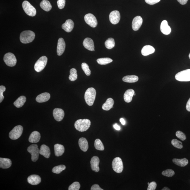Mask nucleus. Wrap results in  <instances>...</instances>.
<instances>
[{
	"instance_id": "8fccbe9b",
	"label": "nucleus",
	"mask_w": 190,
	"mask_h": 190,
	"mask_svg": "<svg viewBox=\"0 0 190 190\" xmlns=\"http://www.w3.org/2000/svg\"><path fill=\"white\" fill-rule=\"evenodd\" d=\"M186 110L188 112H190V98L188 100L186 106Z\"/></svg>"
},
{
	"instance_id": "a18cd8bd",
	"label": "nucleus",
	"mask_w": 190,
	"mask_h": 190,
	"mask_svg": "<svg viewBox=\"0 0 190 190\" xmlns=\"http://www.w3.org/2000/svg\"><path fill=\"white\" fill-rule=\"evenodd\" d=\"M65 0H58L57 1L58 7L59 9H63L65 6Z\"/></svg>"
},
{
	"instance_id": "0eeeda50",
	"label": "nucleus",
	"mask_w": 190,
	"mask_h": 190,
	"mask_svg": "<svg viewBox=\"0 0 190 190\" xmlns=\"http://www.w3.org/2000/svg\"><path fill=\"white\" fill-rule=\"evenodd\" d=\"M48 61L47 57L46 56H42L35 63L34 66L35 70L37 72L42 71L47 65Z\"/></svg>"
},
{
	"instance_id": "9b49d317",
	"label": "nucleus",
	"mask_w": 190,
	"mask_h": 190,
	"mask_svg": "<svg viewBox=\"0 0 190 190\" xmlns=\"http://www.w3.org/2000/svg\"><path fill=\"white\" fill-rule=\"evenodd\" d=\"M84 19L87 24L92 28L96 27L97 25V21L96 18L92 14H88L85 15Z\"/></svg>"
},
{
	"instance_id": "c756f323",
	"label": "nucleus",
	"mask_w": 190,
	"mask_h": 190,
	"mask_svg": "<svg viewBox=\"0 0 190 190\" xmlns=\"http://www.w3.org/2000/svg\"><path fill=\"white\" fill-rule=\"evenodd\" d=\"M173 162L175 164L181 167L186 166L188 163V160L186 158H182V159L173 158Z\"/></svg>"
},
{
	"instance_id": "ddd939ff",
	"label": "nucleus",
	"mask_w": 190,
	"mask_h": 190,
	"mask_svg": "<svg viewBox=\"0 0 190 190\" xmlns=\"http://www.w3.org/2000/svg\"><path fill=\"white\" fill-rule=\"evenodd\" d=\"M53 115L54 119L58 122L61 121L64 116V111L61 108H56L53 111Z\"/></svg>"
},
{
	"instance_id": "603ef678",
	"label": "nucleus",
	"mask_w": 190,
	"mask_h": 190,
	"mask_svg": "<svg viewBox=\"0 0 190 190\" xmlns=\"http://www.w3.org/2000/svg\"><path fill=\"white\" fill-rule=\"evenodd\" d=\"M113 127L114 129H115V130H120V126L118 124H115L114 125Z\"/></svg>"
},
{
	"instance_id": "dca6fc26",
	"label": "nucleus",
	"mask_w": 190,
	"mask_h": 190,
	"mask_svg": "<svg viewBox=\"0 0 190 190\" xmlns=\"http://www.w3.org/2000/svg\"><path fill=\"white\" fill-rule=\"evenodd\" d=\"M66 47L65 42L62 38H59L58 41L57 48V53L58 55H62L65 50Z\"/></svg>"
},
{
	"instance_id": "bb28decb",
	"label": "nucleus",
	"mask_w": 190,
	"mask_h": 190,
	"mask_svg": "<svg viewBox=\"0 0 190 190\" xmlns=\"http://www.w3.org/2000/svg\"><path fill=\"white\" fill-rule=\"evenodd\" d=\"M79 145L80 149L84 152L87 151L88 149V142L85 138L82 137L79 139Z\"/></svg>"
},
{
	"instance_id": "c85d7f7f",
	"label": "nucleus",
	"mask_w": 190,
	"mask_h": 190,
	"mask_svg": "<svg viewBox=\"0 0 190 190\" xmlns=\"http://www.w3.org/2000/svg\"><path fill=\"white\" fill-rule=\"evenodd\" d=\"M114 104V100L111 98L107 99L106 102L102 105V108L104 110L108 111L113 107Z\"/></svg>"
},
{
	"instance_id": "423d86ee",
	"label": "nucleus",
	"mask_w": 190,
	"mask_h": 190,
	"mask_svg": "<svg viewBox=\"0 0 190 190\" xmlns=\"http://www.w3.org/2000/svg\"><path fill=\"white\" fill-rule=\"evenodd\" d=\"M175 78L180 82H189L190 69H186L178 72L175 76Z\"/></svg>"
},
{
	"instance_id": "f3484780",
	"label": "nucleus",
	"mask_w": 190,
	"mask_h": 190,
	"mask_svg": "<svg viewBox=\"0 0 190 190\" xmlns=\"http://www.w3.org/2000/svg\"><path fill=\"white\" fill-rule=\"evenodd\" d=\"M28 182L32 185H37L41 181L40 177L38 175H32L28 178Z\"/></svg>"
},
{
	"instance_id": "6e6d98bb",
	"label": "nucleus",
	"mask_w": 190,
	"mask_h": 190,
	"mask_svg": "<svg viewBox=\"0 0 190 190\" xmlns=\"http://www.w3.org/2000/svg\"><path fill=\"white\" fill-rule=\"evenodd\" d=\"M189 59H190V54H189Z\"/></svg>"
},
{
	"instance_id": "e433bc0d",
	"label": "nucleus",
	"mask_w": 190,
	"mask_h": 190,
	"mask_svg": "<svg viewBox=\"0 0 190 190\" xmlns=\"http://www.w3.org/2000/svg\"><path fill=\"white\" fill-rule=\"evenodd\" d=\"M95 146L96 149L103 151L104 150L103 143L102 142L101 140L99 139H97L95 140Z\"/></svg>"
},
{
	"instance_id": "3c124183",
	"label": "nucleus",
	"mask_w": 190,
	"mask_h": 190,
	"mask_svg": "<svg viewBox=\"0 0 190 190\" xmlns=\"http://www.w3.org/2000/svg\"><path fill=\"white\" fill-rule=\"evenodd\" d=\"M177 1L181 4L184 5L187 3L188 0H177Z\"/></svg>"
},
{
	"instance_id": "13d9d810",
	"label": "nucleus",
	"mask_w": 190,
	"mask_h": 190,
	"mask_svg": "<svg viewBox=\"0 0 190 190\" xmlns=\"http://www.w3.org/2000/svg\"><path fill=\"white\" fill-rule=\"evenodd\" d=\"M135 95V93L134 94V95Z\"/></svg>"
},
{
	"instance_id": "2f4dec72",
	"label": "nucleus",
	"mask_w": 190,
	"mask_h": 190,
	"mask_svg": "<svg viewBox=\"0 0 190 190\" xmlns=\"http://www.w3.org/2000/svg\"><path fill=\"white\" fill-rule=\"evenodd\" d=\"M123 80L128 83H134L138 80V77L135 75H127L123 77Z\"/></svg>"
},
{
	"instance_id": "f8f14e48",
	"label": "nucleus",
	"mask_w": 190,
	"mask_h": 190,
	"mask_svg": "<svg viewBox=\"0 0 190 190\" xmlns=\"http://www.w3.org/2000/svg\"><path fill=\"white\" fill-rule=\"evenodd\" d=\"M120 15L119 11H113L110 13L109 19L112 24H118L120 20Z\"/></svg>"
},
{
	"instance_id": "20e7f679",
	"label": "nucleus",
	"mask_w": 190,
	"mask_h": 190,
	"mask_svg": "<svg viewBox=\"0 0 190 190\" xmlns=\"http://www.w3.org/2000/svg\"><path fill=\"white\" fill-rule=\"evenodd\" d=\"M22 7L25 12L28 15L32 17L36 15V11L35 8L29 1H24L22 3Z\"/></svg>"
},
{
	"instance_id": "49530a36",
	"label": "nucleus",
	"mask_w": 190,
	"mask_h": 190,
	"mask_svg": "<svg viewBox=\"0 0 190 190\" xmlns=\"http://www.w3.org/2000/svg\"><path fill=\"white\" fill-rule=\"evenodd\" d=\"M157 187V183L155 182H152L148 185V190H155Z\"/></svg>"
},
{
	"instance_id": "4c0bfd02",
	"label": "nucleus",
	"mask_w": 190,
	"mask_h": 190,
	"mask_svg": "<svg viewBox=\"0 0 190 190\" xmlns=\"http://www.w3.org/2000/svg\"><path fill=\"white\" fill-rule=\"evenodd\" d=\"M66 168V167L64 165H59V166H56L53 168L52 171L53 173H57V174H59V173L61 172L62 171L65 170Z\"/></svg>"
},
{
	"instance_id": "58836bf2",
	"label": "nucleus",
	"mask_w": 190,
	"mask_h": 190,
	"mask_svg": "<svg viewBox=\"0 0 190 190\" xmlns=\"http://www.w3.org/2000/svg\"><path fill=\"white\" fill-rule=\"evenodd\" d=\"M171 144L173 146L179 149H181L183 148L182 143L181 141L176 139H173L171 140Z\"/></svg>"
},
{
	"instance_id": "7ed1b4c3",
	"label": "nucleus",
	"mask_w": 190,
	"mask_h": 190,
	"mask_svg": "<svg viewBox=\"0 0 190 190\" xmlns=\"http://www.w3.org/2000/svg\"><path fill=\"white\" fill-rule=\"evenodd\" d=\"M96 92L93 87L89 88L86 91L85 94V99L86 103L90 106L93 105L95 102Z\"/></svg>"
},
{
	"instance_id": "de8ad7c7",
	"label": "nucleus",
	"mask_w": 190,
	"mask_h": 190,
	"mask_svg": "<svg viewBox=\"0 0 190 190\" xmlns=\"http://www.w3.org/2000/svg\"><path fill=\"white\" fill-rule=\"evenodd\" d=\"M145 2L147 4L150 5H153L159 2L161 0H145Z\"/></svg>"
},
{
	"instance_id": "f03ea898",
	"label": "nucleus",
	"mask_w": 190,
	"mask_h": 190,
	"mask_svg": "<svg viewBox=\"0 0 190 190\" xmlns=\"http://www.w3.org/2000/svg\"><path fill=\"white\" fill-rule=\"evenodd\" d=\"M35 36V34L32 31H24L21 32L20 36V40L23 44H28L32 42Z\"/></svg>"
},
{
	"instance_id": "473e14b6",
	"label": "nucleus",
	"mask_w": 190,
	"mask_h": 190,
	"mask_svg": "<svg viewBox=\"0 0 190 190\" xmlns=\"http://www.w3.org/2000/svg\"><path fill=\"white\" fill-rule=\"evenodd\" d=\"M40 6L42 9L46 11H50L52 8L50 2L47 0H43L40 3Z\"/></svg>"
},
{
	"instance_id": "a211bd4d",
	"label": "nucleus",
	"mask_w": 190,
	"mask_h": 190,
	"mask_svg": "<svg viewBox=\"0 0 190 190\" xmlns=\"http://www.w3.org/2000/svg\"><path fill=\"white\" fill-rule=\"evenodd\" d=\"M83 45L85 48L90 51H95V46L93 40L90 38H86L84 39Z\"/></svg>"
},
{
	"instance_id": "a878e982",
	"label": "nucleus",
	"mask_w": 190,
	"mask_h": 190,
	"mask_svg": "<svg viewBox=\"0 0 190 190\" xmlns=\"http://www.w3.org/2000/svg\"><path fill=\"white\" fill-rule=\"evenodd\" d=\"M155 52L154 48L150 45H146L141 50L142 55L146 56L153 54Z\"/></svg>"
},
{
	"instance_id": "c9c22d12",
	"label": "nucleus",
	"mask_w": 190,
	"mask_h": 190,
	"mask_svg": "<svg viewBox=\"0 0 190 190\" xmlns=\"http://www.w3.org/2000/svg\"><path fill=\"white\" fill-rule=\"evenodd\" d=\"M77 78V70L75 68H72L70 71V75L69 77V80L72 82L75 81Z\"/></svg>"
},
{
	"instance_id": "39448f33",
	"label": "nucleus",
	"mask_w": 190,
	"mask_h": 190,
	"mask_svg": "<svg viewBox=\"0 0 190 190\" xmlns=\"http://www.w3.org/2000/svg\"><path fill=\"white\" fill-rule=\"evenodd\" d=\"M27 151L31 155V160L33 162H36L39 159V149L38 145L36 144L31 145L28 148Z\"/></svg>"
},
{
	"instance_id": "7c9ffc66",
	"label": "nucleus",
	"mask_w": 190,
	"mask_h": 190,
	"mask_svg": "<svg viewBox=\"0 0 190 190\" xmlns=\"http://www.w3.org/2000/svg\"><path fill=\"white\" fill-rule=\"evenodd\" d=\"M26 101V97L24 96H21L14 102V105L17 108L22 107Z\"/></svg>"
},
{
	"instance_id": "864d4df0",
	"label": "nucleus",
	"mask_w": 190,
	"mask_h": 190,
	"mask_svg": "<svg viewBox=\"0 0 190 190\" xmlns=\"http://www.w3.org/2000/svg\"><path fill=\"white\" fill-rule=\"evenodd\" d=\"M120 122H121V123L123 125H125V123H126V122H125V120H124V119L123 118L120 119Z\"/></svg>"
},
{
	"instance_id": "f257e3e1",
	"label": "nucleus",
	"mask_w": 190,
	"mask_h": 190,
	"mask_svg": "<svg viewBox=\"0 0 190 190\" xmlns=\"http://www.w3.org/2000/svg\"><path fill=\"white\" fill-rule=\"evenodd\" d=\"M91 122L88 119L77 120L74 124V126L76 130L81 132L86 131L90 128Z\"/></svg>"
},
{
	"instance_id": "ea45409f",
	"label": "nucleus",
	"mask_w": 190,
	"mask_h": 190,
	"mask_svg": "<svg viewBox=\"0 0 190 190\" xmlns=\"http://www.w3.org/2000/svg\"><path fill=\"white\" fill-rule=\"evenodd\" d=\"M82 67L85 73L87 76H90L91 74V71L89 68L88 64L86 63H83L82 64Z\"/></svg>"
},
{
	"instance_id": "37998d69",
	"label": "nucleus",
	"mask_w": 190,
	"mask_h": 190,
	"mask_svg": "<svg viewBox=\"0 0 190 190\" xmlns=\"http://www.w3.org/2000/svg\"><path fill=\"white\" fill-rule=\"evenodd\" d=\"M176 135L178 138L180 139L182 141L186 139V137L185 134L180 131H178L176 132Z\"/></svg>"
},
{
	"instance_id": "f704fd0d",
	"label": "nucleus",
	"mask_w": 190,
	"mask_h": 190,
	"mask_svg": "<svg viewBox=\"0 0 190 190\" xmlns=\"http://www.w3.org/2000/svg\"><path fill=\"white\" fill-rule=\"evenodd\" d=\"M113 61V60L110 58H101L97 59V62L100 65H106Z\"/></svg>"
},
{
	"instance_id": "cd10ccee",
	"label": "nucleus",
	"mask_w": 190,
	"mask_h": 190,
	"mask_svg": "<svg viewBox=\"0 0 190 190\" xmlns=\"http://www.w3.org/2000/svg\"><path fill=\"white\" fill-rule=\"evenodd\" d=\"M54 151L56 156H62L64 152V146L62 145L57 144L54 145Z\"/></svg>"
},
{
	"instance_id": "79ce46f5",
	"label": "nucleus",
	"mask_w": 190,
	"mask_h": 190,
	"mask_svg": "<svg viewBox=\"0 0 190 190\" xmlns=\"http://www.w3.org/2000/svg\"><path fill=\"white\" fill-rule=\"evenodd\" d=\"M80 188V183L77 182H75L69 186V190H79Z\"/></svg>"
},
{
	"instance_id": "2eb2a0df",
	"label": "nucleus",
	"mask_w": 190,
	"mask_h": 190,
	"mask_svg": "<svg viewBox=\"0 0 190 190\" xmlns=\"http://www.w3.org/2000/svg\"><path fill=\"white\" fill-rule=\"evenodd\" d=\"M99 162L100 160L98 157L97 156L92 157L90 162L91 168L92 171L95 172H98L99 171L100 169L99 167Z\"/></svg>"
},
{
	"instance_id": "72a5a7b5",
	"label": "nucleus",
	"mask_w": 190,
	"mask_h": 190,
	"mask_svg": "<svg viewBox=\"0 0 190 190\" xmlns=\"http://www.w3.org/2000/svg\"><path fill=\"white\" fill-rule=\"evenodd\" d=\"M105 46L107 49H110L115 46V41L113 38H109L105 42Z\"/></svg>"
},
{
	"instance_id": "393cba45",
	"label": "nucleus",
	"mask_w": 190,
	"mask_h": 190,
	"mask_svg": "<svg viewBox=\"0 0 190 190\" xmlns=\"http://www.w3.org/2000/svg\"><path fill=\"white\" fill-rule=\"evenodd\" d=\"M135 91L133 89H129L125 92L124 95V99L125 101L127 103L131 102L135 93Z\"/></svg>"
},
{
	"instance_id": "6e6552de",
	"label": "nucleus",
	"mask_w": 190,
	"mask_h": 190,
	"mask_svg": "<svg viewBox=\"0 0 190 190\" xmlns=\"http://www.w3.org/2000/svg\"><path fill=\"white\" fill-rule=\"evenodd\" d=\"M23 127L21 125H17L10 132L9 136L10 138L12 140H16L21 136L23 131Z\"/></svg>"
},
{
	"instance_id": "6ab92c4d",
	"label": "nucleus",
	"mask_w": 190,
	"mask_h": 190,
	"mask_svg": "<svg viewBox=\"0 0 190 190\" xmlns=\"http://www.w3.org/2000/svg\"><path fill=\"white\" fill-rule=\"evenodd\" d=\"M74 27V23L71 19L67 20L64 23L62 24V28L64 30L67 32H70Z\"/></svg>"
},
{
	"instance_id": "4d7b16f0",
	"label": "nucleus",
	"mask_w": 190,
	"mask_h": 190,
	"mask_svg": "<svg viewBox=\"0 0 190 190\" xmlns=\"http://www.w3.org/2000/svg\"><path fill=\"white\" fill-rule=\"evenodd\" d=\"M148 185H149V184H150V183L148 182Z\"/></svg>"
},
{
	"instance_id": "aec40b11",
	"label": "nucleus",
	"mask_w": 190,
	"mask_h": 190,
	"mask_svg": "<svg viewBox=\"0 0 190 190\" xmlns=\"http://www.w3.org/2000/svg\"><path fill=\"white\" fill-rule=\"evenodd\" d=\"M160 29L161 32L165 35H168L171 33V28L168 26L167 21L166 20L162 21Z\"/></svg>"
},
{
	"instance_id": "4468645a",
	"label": "nucleus",
	"mask_w": 190,
	"mask_h": 190,
	"mask_svg": "<svg viewBox=\"0 0 190 190\" xmlns=\"http://www.w3.org/2000/svg\"><path fill=\"white\" fill-rule=\"evenodd\" d=\"M143 23V19L140 16H137L133 20L132 28L134 31H137L140 29Z\"/></svg>"
},
{
	"instance_id": "b1692460",
	"label": "nucleus",
	"mask_w": 190,
	"mask_h": 190,
	"mask_svg": "<svg viewBox=\"0 0 190 190\" xmlns=\"http://www.w3.org/2000/svg\"><path fill=\"white\" fill-rule=\"evenodd\" d=\"M12 165V162L9 158H0V167L3 169H8Z\"/></svg>"
},
{
	"instance_id": "a19ab883",
	"label": "nucleus",
	"mask_w": 190,
	"mask_h": 190,
	"mask_svg": "<svg viewBox=\"0 0 190 190\" xmlns=\"http://www.w3.org/2000/svg\"><path fill=\"white\" fill-rule=\"evenodd\" d=\"M162 173L163 176L168 177H171L175 175V172L173 170L168 169L162 171Z\"/></svg>"
},
{
	"instance_id": "c03bdc74",
	"label": "nucleus",
	"mask_w": 190,
	"mask_h": 190,
	"mask_svg": "<svg viewBox=\"0 0 190 190\" xmlns=\"http://www.w3.org/2000/svg\"><path fill=\"white\" fill-rule=\"evenodd\" d=\"M6 90V87L4 86H0V102L1 103L4 98L3 95V92Z\"/></svg>"
},
{
	"instance_id": "412c9836",
	"label": "nucleus",
	"mask_w": 190,
	"mask_h": 190,
	"mask_svg": "<svg viewBox=\"0 0 190 190\" xmlns=\"http://www.w3.org/2000/svg\"><path fill=\"white\" fill-rule=\"evenodd\" d=\"M41 135L39 132L34 131L31 133L29 138V141L31 143H37L40 140Z\"/></svg>"
},
{
	"instance_id": "5701e85b",
	"label": "nucleus",
	"mask_w": 190,
	"mask_h": 190,
	"mask_svg": "<svg viewBox=\"0 0 190 190\" xmlns=\"http://www.w3.org/2000/svg\"><path fill=\"white\" fill-rule=\"evenodd\" d=\"M50 97V94L47 92L42 93L38 95L36 99V102L39 103L45 102L48 101Z\"/></svg>"
},
{
	"instance_id": "09e8293b",
	"label": "nucleus",
	"mask_w": 190,
	"mask_h": 190,
	"mask_svg": "<svg viewBox=\"0 0 190 190\" xmlns=\"http://www.w3.org/2000/svg\"><path fill=\"white\" fill-rule=\"evenodd\" d=\"M91 189V190H103V189L101 188L100 186L97 184H94L92 186Z\"/></svg>"
},
{
	"instance_id": "9d476101",
	"label": "nucleus",
	"mask_w": 190,
	"mask_h": 190,
	"mask_svg": "<svg viewBox=\"0 0 190 190\" xmlns=\"http://www.w3.org/2000/svg\"><path fill=\"white\" fill-rule=\"evenodd\" d=\"M4 61L6 65L10 67H14L17 63V59L14 54L8 53L5 54Z\"/></svg>"
},
{
	"instance_id": "5fc2aeb1",
	"label": "nucleus",
	"mask_w": 190,
	"mask_h": 190,
	"mask_svg": "<svg viewBox=\"0 0 190 190\" xmlns=\"http://www.w3.org/2000/svg\"><path fill=\"white\" fill-rule=\"evenodd\" d=\"M162 190H170V189H169V188H168L167 187H164V188H163L162 189Z\"/></svg>"
},
{
	"instance_id": "4be33fe9",
	"label": "nucleus",
	"mask_w": 190,
	"mask_h": 190,
	"mask_svg": "<svg viewBox=\"0 0 190 190\" xmlns=\"http://www.w3.org/2000/svg\"><path fill=\"white\" fill-rule=\"evenodd\" d=\"M39 154L44 156L46 158H49L50 155V149L47 145H42L39 149Z\"/></svg>"
},
{
	"instance_id": "1a4fd4ad",
	"label": "nucleus",
	"mask_w": 190,
	"mask_h": 190,
	"mask_svg": "<svg viewBox=\"0 0 190 190\" xmlns=\"http://www.w3.org/2000/svg\"><path fill=\"white\" fill-rule=\"evenodd\" d=\"M112 167L114 171L118 173H121L123 170V162L121 158L117 157L114 158L112 162Z\"/></svg>"
}]
</instances>
